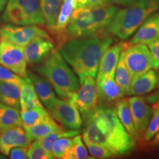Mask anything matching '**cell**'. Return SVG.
I'll return each instance as SVG.
<instances>
[{"label": "cell", "mask_w": 159, "mask_h": 159, "mask_svg": "<svg viewBox=\"0 0 159 159\" xmlns=\"http://www.w3.org/2000/svg\"><path fill=\"white\" fill-rule=\"evenodd\" d=\"M81 116L85 145H101L115 156H125L134 150L136 139L127 132L112 106L99 105L94 111Z\"/></svg>", "instance_id": "6da1fadb"}, {"label": "cell", "mask_w": 159, "mask_h": 159, "mask_svg": "<svg viewBox=\"0 0 159 159\" xmlns=\"http://www.w3.org/2000/svg\"><path fill=\"white\" fill-rule=\"evenodd\" d=\"M112 43L113 39L108 36L75 39L62 43L59 52L78 79L96 77L101 57Z\"/></svg>", "instance_id": "7a4b0ae2"}, {"label": "cell", "mask_w": 159, "mask_h": 159, "mask_svg": "<svg viewBox=\"0 0 159 159\" xmlns=\"http://www.w3.org/2000/svg\"><path fill=\"white\" fill-rule=\"evenodd\" d=\"M119 7L113 5L75 8L63 35V42L80 38L105 36Z\"/></svg>", "instance_id": "3957f363"}, {"label": "cell", "mask_w": 159, "mask_h": 159, "mask_svg": "<svg viewBox=\"0 0 159 159\" xmlns=\"http://www.w3.org/2000/svg\"><path fill=\"white\" fill-rule=\"evenodd\" d=\"M35 70L48 81L60 98L69 99L76 94L79 80L59 51L53 49Z\"/></svg>", "instance_id": "277c9868"}, {"label": "cell", "mask_w": 159, "mask_h": 159, "mask_svg": "<svg viewBox=\"0 0 159 159\" xmlns=\"http://www.w3.org/2000/svg\"><path fill=\"white\" fill-rule=\"evenodd\" d=\"M118 10L108 27L111 33L122 40L130 38L146 19L159 9V0H136Z\"/></svg>", "instance_id": "5b68a950"}, {"label": "cell", "mask_w": 159, "mask_h": 159, "mask_svg": "<svg viewBox=\"0 0 159 159\" xmlns=\"http://www.w3.org/2000/svg\"><path fill=\"white\" fill-rule=\"evenodd\" d=\"M2 21L15 25H44L39 0H8Z\"/></svg>", "instance_id": "8992f818"}, {"label": "cell", "mask_w": 159, "mask_h": 159, "mask_svg": "<svg viewBox=\"0 0 159 159\" xmlns=\"http://www.w3.org/2000/svg\"><path fill=\"white\" fill-rule=\"evenodd\" d=\"M75 95L69 99L56 98L47 108L49 115L67 130H79L83 125Z\"/></svg>", "instance_id": "52a82bcc"}, {"label": "cell", "mask_w": 159, "mask_h": 159, "mask_svg": "<svg viewBox=\"0 0 159 159\" xmlns=\"http://www.w3.org/2000/svg\"><path fill=\"white\" fill-rule=\"evenodd\" d=\"M122 52L125 64L132 78L144 74L152 68V57L146 44L124 43Z\"/></svg>", "instance_id": "ba28073f"}, {"label": "cell", "mask_w": 159, "mask_h": 159, "mask_svg": "<svg viewBox=\"0 0 159 159\" xmlns=\"http://www.w3.org/2000/svg\"><path fill=\"white\" fill-rule=\"evenodd\" d=\"M24 47L5 39H0V65L25 77L27 76V61Z\"/></svg>", "instance_id": "9c48e42d"}, {"label": "cell", "mask_w": 159, "mask_h": 159, "mask_svg": "<svg viewBox=\"0 0 159 159\" xmlns=\"http://www.w3.org/2000/svg\"><path fill=\"white\" fill-rule=\"evenodd\" d=\"M39 37H49L48 33L35 25H15L7 24L0 27V39H5L25 47Z\"/></svg>", "instance_id": "30bf717a"}, {"label": "cell", "mask_w": 159, "mask_h": 159, "mask_svg": "<svg viewBox=\"0 0 159 159\" xmlns=\"http://www.w3.org/2000/svg\"><path fill=\"white\" fill-rule=\"evenodd\" d=\"M80 82L75 100L81 116L94 111L98 106V95L94 77L84 76L78 79Z\"/></svg>", "instance_id": "8fae6325"}, {"label": "cell", "mask_w": 159, "mask_h": 159, "mask_svg": "<svg viewBox=\"0 0 159 159\" xmlns=\"http://www.w3.org/2000/svg\"><path fill=\"white\" fill-rule=\"evenodd\" d=\"M128 102L135 128L139 136H142L148 128L153 109L146 102L144 97L141 96L130 97Z\"/></svg>", "instance_id": "7c38bea8"}, {"label": "cell", "mask_w": 159, "mask_h": 159, "mask_svg": "<svg viewBox=\"0 0 159 159\" xmlns=\"http://www.w3.org/2000/svg\"><path fill=\"white\" fill-rule=\"evenodd\" d=\"M98 105L112 106L125 97L114 77H97L96 80Z\"/></svg>", "instance_id": "4fadbf2b"}, {"label": "cell", "mask_w": 159, "mask_h": 159, "mask_svg": "<svg viewBox=\"0 0 159 159\" xmlns=\"http://www.w3.org/2000/svg\"><path fill=\"white\" fill-rule=\"evenodd\" d=\"M54 43L50 37H39L24 47L27 63L30 66L40 64L51 54Z\"/></svg>", "instance_id": "5bb4252c"}, {"label": "cell", "mask_w": 159, "mask_h": 159, "mask_svg": "<svg viewBox=\"0 0 159 159\" xmlns=\"http://www.w3.org/2000/svg\"><path fill=\"white\" fill-rule=\"evenodd\" d=\"M30 144L22 127L17 126L2 131L0 134V153L8 156L11 150L16 147L28 148Z\"/></svg>", "instance_id": "9a60e30c"}, {"label": "cell", "mask_w": 159, "mask_h": 159, "mask_svg": "<svg viewBox=\"0 0 159 159\" xmlns=\"http://www.w3.org/2000/svg\"><path fill=\"white\" fill-rule=\"evenodd\" d=\"M159 39V13H154L144 21L137 29L132 39L129 41L130 44L148 45Z\"/></svg>", "instance_id": "2e32d148"}, {"label": "cell", "mask_w": 159, "mask_h": 159, "mask_svg": "<svg viewBox=\"0 0 159 159\" xmlns=\"http://www.w3.org/2000/svg\"><path fill=\"white\" fill-rule=\"evenodd\" d=\"M123 43L110 46L103 53L99 61L97 77H114L119 56L122 52Z\"/></svg>", "instance_id": "e0dca14e"}, {"label": "cell", "mask_w": 159, "mask_h": 159, "mask_svg": "<svg viewBox=\"0 0 159 159\" xmlns=\"http://www.w3.org/2000/svg\"><path fill=\"white\" fill-rule=\"evenodd\" d=\"M27 76L33 83L37 96L47 109L57 98L52 85L44 77L32 71H27Z\"/></svg>", "instance_id": "ac0fdd59"}, {"label": "cell", "mask_w": 159, "mask_h": 159, "mask_svg": "<svg viewBox=\"0 0 159 159\" xmlns=\"http://www.w3.org/2000/svg\"><path fill=\"white\" fill-rule=\"evenodd\" d=\"M158 87V78L154 70H149L144 74L132 78L130 95L142 96L149 94Z\"/></svg>", "instance_id": "d6986e66"}, {"label": "cell", "mask_w": 159, "mask_h": 159, "mask_svg": "<svg viewBox=\"0 0 159 159\" xmlns=\"http://www.w3.org/2000/svg\"><path fill=\"white\" fill-rule=\"evenodd\" d=\"M76 8V0H63L57 21L52 33L56 36L61 45L63 42V35L70 21L71 15Z\"/></svg>", "instance_id": "ffe728a7"}, {"label": "cell", "mask_w": 159, "mask_h": 159, "mask_svg": "<svg viewBox=\"0 0 159 159\" xmlns=\"http://www.w3.org/2000/svg\"><path fill=\"white\" fill-rule=\"evenodd\" d=\"M25 128L26 136L30 142L39 140L51 133L65 129L63 126L57 124L51 116L30 128Z\"/></svg>", "instance_id": "44dd1931"}, {"label": "cell", "mask_w": 159, "mask_h": 159, "mask_svg": "<svg viewBox=\"0 0 159 159\" xmlns=\"http://www.w3.org/2000/svg\"><path fill=\"white\" fill-rule=\"evenodd\" d=\"M42 105L41 100L37 96L33 83L26 76L20 87V108L21 110H27Z\"/></svg>", "instance_id": "7402d4cb"}, {"label": "cell", "mask_w": 159, "mask_h": 159, "mask_svg": "<svg viewBox=\"0 0 159 159\" xmlns=\"http://www.w3.org/2000/svg\"><path fill=\"white\" fill-rule=\"evenodd\" d=\"M116 115L122 123L125 130L133 138L135 139H139V136L138 132H137L136 128H135L134 122H133L132 115H131L130 106H129L128 99L122 98L119 99L116 103Z\"/></svg>", "instance_id": "603a6c76"}, {"label": "cell", "mask_w": 159, "mask_h": 159, "mask_svg": "<svg viewBox=\"0 0 159 159\" xmlns=\"http://www.w3.org/2000/svg\"><path fill=\"white\" fill-rule=\"evenodd\" d=\"M0 102L20 109V86L14 83L0 81Z\"/></svg>", "instance_id": "cb8c5ba5"}, {"label": "cell", "mask_w": 159, "mask_h": 159, "mask_svg": "<svg viewBox=\"0 0 159 159\" xmlns=\"http://www.w3.org/2000/svg\"><path fill=\"white\" fill-rule=\"evenodd\" d=\"M23 127L19 110L0 102V129L2 131L13 127Z\"/></svg>", "instance_id": "d4e9b609"}, {"label": "cell", "mask_w": 159, "mask_h": 159, "mask_svg": "<svg viewBox=\"0 0 159 159\" xmlns=\"http://www.w3.org/2000/svg\"><path fill=\"white\" fill-rule=\"evenodd\" d=\"M62 2L63 0H39L45 25L50 32L56 23Z\"/></svg>", "instance_id": "484cf974"}, {"label": "cell", "mask_w": 159, "mask_h": 159, "mask_svg": "<svg viewBox=\"0 0 159 159\" xmlns=\"http://www.w3.org/2000/svg\"><path fill=\"white\" fill-rule=\"evenodd\" d=\"M114 79L119 86L120 87V89H122L125 96L130 95V83L131 80H132V77H131L128 67L125 64L122 50L120 54V56H119L116 70H115Z\"/></svg>", "instance_id": "4316f807"}, {"label": "cell", "mask_w": 159, "mask_h": 159, "mask_svg": "<svg viewBox=\"0 0 159 159\" xmlns=\"http://www.w3.org/2000/svg\"><path fill=\"white\" fill-rule=\"evenodd\" d=\"M20 116L24 128H30L47 119L50 115L43 105H40L27 110H21Z\"/></svg>", "instance_id": "83f0119b"}, {"label": "cell", "mask_w": 159, "mask_h": 159, "mask_svg": "<svg viewBox=\"0 0 159 159\" xmlns=\"http://www.w3.org/2000/svg\"><path fill=\"white\" fill-rule=\"evenodd\" d=\"M80 133V130H67L63 129L62 130L55 131V132L51 133L46 136L43 138L39 139V142L40 144L43 147V148L46 150L47 153L52 156V146L55 141L60 138L63 137H69V138H73V137L79 135ZM54 158V157H53Z\"/></svg>", "instance_id": "f1b7e54d"}, {"label": "cell", "mask_w": 159, "mask_h": 159, "mask_svg": "<svg viewBox=\"0 0 159 159\" xmlns=\"http://www.w3.org/2000/svg\"><path fill=\"white\" fill-rule=\"evenodd\" d=\"M63 159H85L93 158L89 157L88 152L82 140V136L77 135L73 137L71 146L66 151Z\"/></svg>", "instance_id": "f546056e"}, {"label": "cell", "mask_w": 159, "mask_h": 159, "mask_svg": "<svg viewBox=\"0 0 159 159\" xmlns=\"http://www.w3.org/2000/svg\"><path fill=\"white\" fill-rule=\"evenodd\" d=\"M152 117L144 134V139L146 142L151 141L159 130V105L157 103L152 105Z\"/></svg>", "instance_id": "4dcf8cb0"}, {"label": "cell", "mask_w": 159, "mask_h": 159, "mask_svg": "<svg viewBox=\"0 0 159 159\" xmlns=\"http://www.w3.org/2000/svg\"><path fill=\"white\" fill-rule=\"evenodd\" d=\"M27 157L30 159H52L53 156L47 153L43 147L40 144L39 140L33 142L27 148Z\"/></svg>", "instance_id": "1f68e13d"}, {"label": "cell", "mask_w": 159, "mask_h": 159, "mask_svg": "<svg viewBox=\"0 0 159 159\" xmlns=\"http://www.w3.org/2000/svg\"><path fill=\"white\" fill-rule=\"evenodd\" d=\"M72 139L69 137H63L55 141L52 146V153L55 158H62L66 151L71 146Z\"/></svg>", "instance_id": "d6a6232c"}, {"label": "cell", "mask_w": 159, "mask_h": 159, "mask_svg": "<svg viewBox=\"0 0 159 159\" xmlns=\"http://www.w3.org/2000/svg\"><path fill=\"white\" fill-rule=\"evenodd\" d=\"M87 148L89 153L93 158H112L115 157V156L110 150L105 148V147L101 146L99 144H87Z\"/></svg>", "instance_id": "836d02e7"}, {"label": "cell", "mask_w": 159, "mask_h": 159, "mask_svg": "<svg viewBox=\"0 0 159 159\" xmlns=\"http://www.w3.org/2000/svg\"><path fill=\"white\" fill-rule=\"evenodd\" d=\"M24 77L15 74L13 71L10 70L3 66L0 65V81L11 83L21 87Z\"/></svg>", "instance_id": "e575fe53"}, {"label": "cell", "mask_w": 159, "mask_h": 159, "mask_svg": "<svg viewBox=\"0 0 159 159\" xmlns=\"http://www.w3.org/2000/svg\"><path fill=\"white\" fill-rule=\"evenodd\" d=\"M148 45L152 57V68L158 69L159 68V39Z\"/></svg>", "instance_id": "d590c367"}, {"label": "cell", "mask_w": 159, "mask_h": 159, "mask_svg": "<svg viewBox=\"0 0 159 159\" xmlns=\"http://www.w3.org/2000/svg\"><path fill=\"white\" fill-rule=\"evenodd\" d=\"M107 0H76V8L85 7H99L110 5Z\"/></svg>", "instance_id": "8d00e7d4"}, {"label": "cell", "mask_w": 159, "mask_h": 159, "mask_svg": "<svg viewBox=\"0 0 159 159\" xmlns=\"http://www.w3.org/2000/svg\"><path fill=\"white\" fill-rule=\"evenodd\" d=\"M8 156L11 159H27L28 158L27 148L23 147H16L11 150Z\"/></svg>", "instance_id": "74e56055"}, {"label": "cell", "mask_w": 159, "mask_h": 159, "mask_svg": "<svg viewBox=\"0 0 159 159\" xmlns=\"http://www.w3.org/2000/svg\"><path fill=\"white\" fill-rule=\"evenodd\" d=\"M144 100L146 101V102L149 105L156 104V103H158L159 101V89L158 91H155V92L148 95V96L144 97Z\"/></svg>", "instance_id": "f35d334b"}, {"label": "cell", "mask_w": 159, "mask_h": 159, "mask_svg": "<svg viewBox=\"0 0 159 159\" xmlns=\"http://www.w3.org/2000/svg\"><path fill=\"white\" fill-rule=\"evenodd\" d=\"M111 5L128 6L134 3L136 0H107Z\"/></svg>", "instance_id": "ab89813d"}, {"label": "cell", "mask_w": 159, "mask_h": 159, "mask_svg": "<svg viewBox=\"0 0 159 159\" xmlns=\"http://www.w3.org/2000/svg\"><path fill=\"white\" fill-rule=\"evenodd\" d=\"M152 142H151V144L153 147H159V130L158 132L156 133V134L153 136V138L152 139Z\"/></svg>", "instance_id": "60d3db41"}, {"label": "cell", "mask_w": 159, "mask_h": 159, "mask_svg": "<svg viewBox=\"0 0 159 159\" xmlns=\"http://www.w3.org/2000/svg\"><path fill=\"white\" fill-rule=\"evenodd\" d=\"M8 0H0V13L4 11L6 5H7Z\"/></svg>", "instance_id": "b9f144b4"}, {"label": "cell", "mask_w": 159, "mask_h": 159, "mask_svg": "<svg viewBox=\"0 0 159 159\" xmlns=\"http://www.w3.org/2000/svg\"><path fill=\"white\" fill-rule=\"evenodd\" d=\"M157 75V78H158V86L159 85V68L158 69V72L156 73Z\"/></svg>", "instance_id": "7bdbcfd3"}, {"label": "cell", "mask_w": 159, "mask_h": 159, "mask_svg": "<svg viewBox=\"0 0 159 159\" xmlns=\"http://www.w3.org/2000/svg\"><path fill=\"white\" fill-rule=\"evenodd\" d=\"M1 132H2V130H1V129H0V134H1Z\"/></svg>", "instance_id": "ee69618b"}, {"label": "cell", "mask_w": 159, "mask_h": 159, "mask_svg": "<svg viewBox=\"0 0 159 159\" xmlns=\"http://www.w3.org/2000/svg\"><path fill=\"white\" fill-rule=\"evenodd\" d=\"M157 104H158V105H159V101H158V103H157Z\"/></svg>", "instance_id": "f6af8a7d"}, {"label": "cell", "mask_w": 159, "mask_h": 159, "mask_svg": "<svg viewBox=\"0 0 159 159\" xmlns=\"http://www.w3.org/2000/svg\"><path fill=\"white\" fill-rule=\"evenodd\" d=\"M158 87H159V85H158Z\"/></svg>", "instance_id": "bcb514c9"}]
</instances>
